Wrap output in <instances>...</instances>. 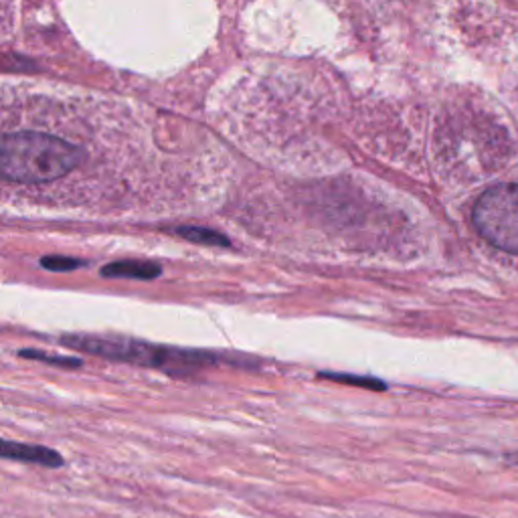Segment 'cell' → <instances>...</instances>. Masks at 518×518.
Wrapping results in <instances>:
<instances>
[{
  "instance_id": "obj_1",
  "label": "cell",
  "mask_w": 518,
  "mask_h": 518,
  "mask_svg": "<svg viewBox=\"0 0 518 518\" xmlns=\"http://www.w3.org/2000/svg\"><path fill=\"white\" fill-rule=\"evenodd\" d=\"M83 160V150L43 132H9L3 138V175L15 183L57 181Z\"/></svg>"
},
{
  "instance_id": "obj_2",
  "label": "cell",
  "mask_w": 518,
  "mask_h": 518,
  "mask_svg": "<svg viewBox=\"0 0 518 518\" xmlns=\"http://www.w3.org/2000/svg\"><path fill=\"white\" fill-rule=\"evenodd\" d=\"M61 342L90 355H100L110 361H122V363H132L140 367H152V369L166 371L170 375H187L189 371H197L201 367L215 363V355L205 351L158 347V344L130 340L122 336L75 334V336H63Z\"/></svg>"
},
{
  "instance_id": "obj_3",
  "label": "cell",
  "mask_w": 518,
  "mask_h": 518,
  "mask_svg": "<svg viewBox=\"0 0 518 518\" xmlns=\"http://www.w3.org/2000/svg\"><path fill=\"white\" fill-rule=\"evenodd\" d=\"M478 233L494 247L518 255V185L488 189L474 207Z\"/></svg>"
},
{
  "instance_id": "obj_4",
  "label": "cell",
  "mask_w": 518,
  "mask_h": 518,
  "mask_svg": "<svg viewBox=\"0 0 518 518\" xmlns=\"http://www.w3.org/2000/svg\"><path fill=\"white\" fill-rule=\"evenodd\" d=\"M0 454H3V458H7V460L39 464V466H45V468H61L65 464L59 452H55L51 448H45V446L5 442L3 450H0Z\"/></svg>"
},
{
  "instance_id": "obj_5",
  "label": "cell",
  "mask_w": 518,
  "mask_h": 518,
  "mask_svg": "<svg viewBox=\"0 0 518 518\" xmlns=\"http://www.w3.org/2000/svg\"><path fill=\"white\" fill-rule=\"evenodd\" d=\"M162 268L152 262H144V259H122V262H114L102 268L104 278H124V280H140V282H152L160 278Z\"/></svg>"
},
{
  "instance_id": "obj_6",
  "label": "cell",
  "mask_w": 518,
  "mask_h": 518,
  "mask_svg": "<svg viewBox=\"0 0 518 518\" xmlns=\"http://www.w3.org/2000/svg\"><path fill=\"white\" fill-rule=\"evenodd\" d=\"M175 233L187 241H193V243H199V245H211V247H229L231 241L219 233V231H213L209 227H179L175 229Z\"/></svg>"
},
{
  "instance_id": "obj_7",
  "label": "cell",
  "mask_w": 518,
  "mask_h": 518,
  "mask_svg": "<svg viewBox=\"0 0 518 518\" xmlns=\"http://www.w3.org/2000/svg\"><path fill=\"white\" fill-rule=\"evenodd\" d=\"M23 359H31V361H41L53 367H63V369H79L83 363L75 357H59V355H49V353H41L35 349H25L19 353Z\"/></svg>"
},
{
  "instance_id": "obj_8",
  "label": "cell",
  "mask_w": 518,
  "mask_h": 518,
  "mask_svg": "<svg viewBox=\"0 0 518 518\" xmlns=\"http://www.w3.org/2000/svg\"><path fill=\"white\" fill-rule=\"evenodd\" d=\"M318 377L330 379V381H336V383H344V385H357V387L373 389V391H385L387 389L385 383H381L379 379H373V377H355V375H344V373H320Z\"/></svg>"
},
{
  "instance_id": "obj_9",
  "label": "cell",
  "mask_w": 518,
  "mask_h": 518,
  "mask_svg": "<svg viewBox=\"0 0 518 518\" xmlns=\"http://www.w3.org/2000/svg\"><path fill=\"white\" fill-rule=\"evenodd\" d=\"M85 262L75 257H63V255H49L41 259V266L49 272H73L77 268H81Z\"/></svg>"
},
{
  "instance_id": "obj_10",
  "label": "cell",
  "mask_w": 518,
  "mask_h": 518,
  "mask_svg": "<svg viewBox=\"0 0 518 518\" xmlns=\"http://www.w3.org/2000/svg\"><path fill=\"white\" fill-rule=\"evenodd\" d=\"M508 460H512L514 464H518V456H508Z\"/></svg>"
}]
</instances>
